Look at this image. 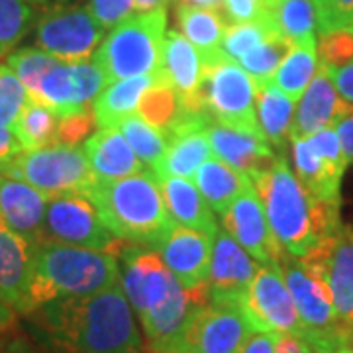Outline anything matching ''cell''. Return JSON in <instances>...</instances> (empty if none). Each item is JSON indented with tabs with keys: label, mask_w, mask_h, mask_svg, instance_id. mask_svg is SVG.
<instances>
[{
	"label": "cell",
	"mask_w": 353,
	"mask_h": 353,
	"mask_svg": "<svg viewBox=\"0 0 353 353\" xmlns=\"http://www.w3.org/2000/svg\"><path fill=\"white\" fill-rule=\"evenodd\" d=\"M292 161L303 187L316 199L341 204L340 185L347 163L334 161L316 152L306 138L290 139Z\"/></svg>",
	"instance_id": "d4e9b609"
},
{
	"label": "cell",
	"mask_w": 353,
	"mask_h": 353,
	"mask_svg": "<svg viewBox=\"0 0 353 353\" xmlns=\"http://www.w3.org/2000/svg\"><path fill=\"white\" fill-rule=\"evenodd\" d=\"M157 252L167 269L185 289H196L208 281L212 257L210 236L199 230L175 224L167 234V238L157 245Z\"/></svg>",
	"instance_id": "d6986e66"
},
{
	"label": "cell",
	"mask_w": 353,
	"mask_h": 353,
	"mask_svg": "<svg viewBox=\"0 0 353 353\" xmlns=\"http://www.w3.org/2000/svg\"><path fill=\"white\" fill-rule=\"evenodd\" d=\"M279 334L275 332H255L248 336L240 353H275Z\"/></svg>",
	"instance_id": "bcb514c9"
},
{
	"label": "cell",
	"mask_w": 353,
	"mask_h": 353,
	"mask_svg": "<svg viewBox=\"0 0 353 353\" xmlns=\"http://www.w3.org/2000/svg\"><path fill=\"white\" fill-rule=\"evenodd\" d=\"M275 353H316L306 341L296 334H279Z\"/></svg>",
	"instance_id": "f907efd6"
},
{
	"label": "cell",
	"mask_w": 353,
	"mask_h": 353,
	"mask_svg": "<svg viewBox=\"0 0 353 353\" xmlns=\"http://www.w3.org/2000/svg\"><path fill=\"white\" fill-rule=\"evenodd\" d=\"M347 106L350 104L341 99L336 88L332 69L318 63V71L312 83L299 99L289 139L310 138L312 134L324 128H334L341 114L347 110Z\"/></svg>",
	"instance_id": "ffe728a7"
},
{
	"label": "cell",
	"mask_w": 353,
	"mask_h": 353,
	"mask_svg": "<svg viewBox=\"0 0 353 353\" xmlns=\"http://www.w3.org/2000/svg\"><path fill=\"white\" fill-rule=\"evenodd\" d=\"M16 316H18V312L14 310L12 306H8V304L0 301V338L12 330V326L16 324Z\"/></svg>",
	"instance_id": "816d5d0a"
},
{
	"label": "cell",
	"mask_w": 353,
	"mask_h": 353,
	"mask_svg": "<svg viewBox=\"0 0 353 353\" xmlns=\"http://www.w3.org/2000/svg\"><path fill=\"white\" fill-rule=\"evenodd\" d=\"M88 165L99 181H118L143 173V163L116 126L99 128L85 141Z\"/></svg>",
	"instance_id": "cb8c5ba5"
},
{
	"label": "cell",
	"mask_w": 353,
	"mask_h": 353,
	"mask_svg": "<svg viewBox=\"0 0 353 353\" xmlns=\"http://www.w3.org/2000/svg\"><path fill=\"white\" fill-rule=\"evenodd\" d=\"M159 187L163 192L167 212L175 224L199 230L202 234L214 238L218 232L214 212L208 206V202L202 199L192 181L181 176H167L159 179Z\"/></svg>",
	"instance_id": "484cf974"
},
{
	"label": "cell",
	"mask_w": 353,
	"mask_h": 353,
	"mask_svg": "<svg viewBox=\"0 0 353 353\" xmlns=\"http://www.w3.org/2000/svg\"><path fill=\"white\" fill-rule=\"evenodd\" d=\"M240 310L255 332L301 334V320L277 263L259 265Z\"/></svg>",
	"instance_id": "7c38bea8"
},
{
	"label": "cell",
	"mask_w": 353,
	"mask_h": 353,
	"mask_svg": "<svg viewBox=\"0 0 353 353\" xmlns=\"http://www.w3.org/2000/svg\"><path fill=\"white\" fill-rule=\"evenodd\" d=\"M2 175L20 179L46 196L65 192H90L97 176L88 165L87 153L79 145L53 143L41 150H24L6 165Z\"/></svg>",
	"instance_id": "52a82bcc"
},
{
	"label": "cell",
	"mask_w": 353,
	"mask_h": 353,
	"mask_svg": "<svg viewBox=\"0 0 353 353\" xmlns=\"http://www.w3.org/2000/svg\"><path fill=\"white\" fill-rule=\"evenodd\" d=\"M263 2H265V6H267L269 10H273V8L277 6V4H279V2H281V0H263Z\"/></svg>",
	"instance_id": "9f6ffc18"
},
{
	"label": "cell",
	"mask_w": 353,
	"mask_h": 353,
	"mask_svg": "<svg viewBox=\"0 0 353 353\" xmlns=\"http://www.w3.org/2000/svg\"><path fill=\"white\" fill-rule=\"evenodd\" d=\"M318 61L330 69H341L353 61V30L343 28L320 36Z\"/></svg>",
	"instance_id": "60d3db41"
},
{
	"label": "cell",
	"mask_w": 353,
	"mask_h": 353,
	"mask_svg": "<svg viewBox=\"0 0 353 353\" xmlns=\"http://www.w3.org/2000/svg\"><path fill=\"white\" fill-rule=\"evenodd\" d=\"M30 2H36V4H43V2H48V0H30Z\"/></svg>",
	"instance_id": "680465c9"
},
{
	"label": "cell",
	"mask_w": 353,
	"mask_h": 353,
	"mask_svg": "<svg viewBox=\"0 0 353 353\" xmlns=\"http://www.w3.org/2000/svg\"><path fill=\"white\" fill-rule=\"evenodd\" d=\"M181 104L173 87L167 81H159L141 94L136 114H139L148 124L167 134V130L175 122Z\"/></svg>",
	"instance_id": "8d00e7d4"
},
{
	"label": "cell",
	"mask_w": 353,
	"mask_h": 353,
	"mask_svg": "<svg viewBox=\"0 0 353 353\" xmlns=\"http://www.w3.org/2000/svg\"><path fill=\"white\" fill-rule=\"evenodd\" d=\"M36 22L30 0H0V57H6Z\"/></svg>",
	"instance_id": "d590c367"
},
{
	"label": "cell",
	"mask_w": 353,
	"mask_h": 353,
	"mask_svg": "<svg viewBox=\"0 0 353 353\" xmlns=\"http://www.w3.org/2000/svg\"><path fill=\"white\" fill-rule=\"evenodd\" d=\"M159 81H165L161 69L150 75L128 77L106 85L92 104L97 126H118L126 116L136 114L141 94Z\"/></svg>",
	"instance_id": "83f0119b"
},
{
	"label": "cell",
	"mask_w": 353,
	"mask_h": 353,
	"mask_svg": "<svg viewBox=\"0 0 353 353\" xmlns=\"http://www.w3.org/2000/svg\"><path fill=\"white\" fill-rule=\"evenodd\" d=\"M192 183L202 194V199L208 202L212 212L222 216L230 208V204L240 196L243 190L253 185L248 176L228 165L220 157H208L196 169L192 176Z\"/></svg>",
	"instance_id": "f1b7e54d"
},
{
	"label": "cell",
	"mask_w": 353,
	"mask_h": 353,
	"mask_svg": "<svg viewBox=\"0 0 353 353\" xmlns=\"http://www.w3.org/2000/svg\"><path fill=\"white\" fill-rule=\"evenodd\" d=\"M189 4L201 6V8H210V10H220L224 0H187Z\"/></svg>",
	"instance_id": "11a10c76"
},
{
	"label": "cell",
	"mask_w": 353,
	"mask_h": 353,
	"mask_svg": "<svg viewBox=\"0 0 353 353\" xmlns=\"http://www.w3.org/2000/svg\"><path fill=\"white\" fill-rule=\"evenodd\" d=\"M257 269L259 263L252 255L224 228H218L212 238V257L206 281L210 303L240 308Z\"/></svg>",
	"instance_id": "2e32d148"
},
{
	"label": "cell",
	"mask_w": 353,
	"mask_h": 353,
	"mask_svg": "<svg viewBox=\"0 0 353 353\" xmlns=\"http://www.w3.org/2000/svg\"><path fill=\"white\" fill-rule=\"evenodd\" d=\"M120 257L124 259L120 285L128 303L132 304L139 318L163 304L167 296L181 285L167 269L157 250L128 245Z\"/></svg>",
	"instance_id": "5bb4252c"
},
{
	"label": "cell",
	"mask_w": 353,
	"mask_h": 353,
	"mask_svg": "<svg viewBox=\"0 0 353 353\" xmlns=\"http://www.w3.org/2000/svg\"><path fill=\"white\" fill-rule=\"evenodd\" d=\"M294 118V101L277 87L265 83L257 87V122L267 141L283 150Z\"/></svg>",
	"instance_id": "f546056e"
},
{
	"label": "cell",
	"mask_w": 353,
	"mask_h": 353,
	"mask_svg": "<svg viewBox=\"0 0 353 353\" xmlns=\"http://www.w3.org/2000/svg\"><path fill=\"white\" fill-rule=\"evenodd\" d=\"M116 128L128 139L130 148L138 155L139 161L148 167L150 173L157 176L167 153V138L163 132L148 124L139 114H130Z\"/></svg>",
	"instance_id": "d6a6232c"
},
{
	"label": "cell",
	"mask_w": 353,
	"mask_h": 353,
	"mask_svg": "<svg viewBox=\"0 0 353 353\" xmlns=\"http://www.w3.org/2000/svg\"><path fill=\"white\" fill-rule=\"evenodd\" d=\"M134 8L138 12H152L167 8V0H134Z\"/></svg>",
	"instance_id": "db71d44e"
},
{
	"label": "cell",
	"mask_w": 353,
	"mask_h": 353,
	"mask_svg": "<svg viewBox=\"0 0 353 353\" xmlns=\"http://www.w3.org/2000/svg\"><path fill=\"white\" fill-rule=\"evenodd\" d=\"M208 139L216 157L238 169L252 183L265 175L279 159L275 148L261 132H248L212 122L208 126Z\"/></svg>",
	"instance_id": "ac0fdd59"
},
{
	"label": "cell",
	"mask_w": 353,
	"mask_h": 353,
	"mask_svg": "<svg viewBox=\"0 0 353 353\" xmlns=\"http://www.w3.org/2000/svg\"><path fill=\"white\" fill-rule=\"evenodd\" d=\"M120 265L112 253L65 243H39L28 290L26 314L46 304L79 299L120 283Z\"/></svg>",
	"instance_id": "3957f363"
},
{
	"label": "cell",
	"mask_w": 353,
	"mask_h": 353,
	"mask_svg": "<svg viewBox=\"0 0 353 353\" xmlns=\"http://www.w3.org/2000/svg\"><path fill=\"white\" fill-rule=\"evenodd\" d=\"M352 30H353V26H352Z\"/></svg>",
	"instance_id": "94428289"
},
{
	"label": "cell",
	"mask_w": 353,
	"mask_h": 353,
	"mask_svg": "<svg viewBox=\"0 0 353 353\" xmlns=\"http://www.w3.org/2000/svg\"><path fill=\"white\" fill-rule=\"evenodd\" d=\"M299 259L312 275L326 283L350 345L353 340V228L341 224L338 232Z\"/></svg>",
	"instance_id": "8fae6325"
},
{
	"label": "cell",
	"mask_w": 353,
	"mask_h": 353,
	"mask_svg": "<svg viewBox=\"0 0 353 353\" xmlns=\"http://www.w3.org/2000/svg\"><path fill=\"white\" fill-rule=\"evenodd\" d=\"M88 196L97 204L104 226L130 245L157 250L175 226L159 179L150 171L118 181H99Z\"/></svg>",
	"instance_id": "277c9868"
},
{
	"label": "cell",
	"mask_w": 353,
	"mask_h": 353,
	"mask_svg": "<svg viewBox=\"0 0 353 353\" xmlns=\"http://www.w3.org/2000/svg\"><path fill=\"white\" fill-rule=\"evenodd\" d=\"M332 73H334V83H336L340 97L353 106V61L336 71L332 69Z\"/></svg>",
	"instance_id": "681fc988"
},
{
	"label": "cell",
	"mask_w": 353,
	"mask_h": 353,
	"mask_svg": "<svg viewBox=\"0 0 353 353\" xmlns=\"http://www.w3.org/2000/svg\"><path fill=\"white\" fill-rule=\"evenodd\" d=\"M222 10L230 26L255 22L271 12L263 0H224Z\"/></svg>",
	"instance_id": "f6af8a7d"
},
{
	"label": "cell",
	"mask_w": 353,
	"mask_h": 353,
	"mask_svg": "<svg viewBox=\"0 0 353 353\" xmlns=\"http://www.w3.org/2000/svg\"><path fill=\"white\" fill-rule=\"evenodd\" d=\"M38 245L16 234L0 216V301L26 314Z\"/></svg>",
	"instance_id": "44dd1931"
},
{
	"label": "cell",
	"mask_w": 353,
	"mask_h": 353,
	"mask_svg": "<svg viewBox=\"0 0 353 353\" xmlns=\"http://www.w3.org/2000/svg\"><path fill=\"white\" fill-rule=\"evenodd\" d=\"M46 241L112 253L118 259L130 245L104 226L97 204L87 192H65L48 199L41 243Z\"/></svg>",
	"instance_id": "9c48e42d"
},
{
	"label": "cell",
	"mask_w": 353,
	"mask_h": 353,
	"mask_svg": "<svg viewBox=\"0 0 353 353\" xmlns=\"http://www.w3.org/2000/svg\"><path fill=\"white\" fill-rule=\"evenodd\" d=\"M318 43L306 41V43H294L285 61L279 65L269 85L283 90L287 97L294 102L304 94V90L312 83L316 71H318Z\"/></svg>",
	"instance_id": "4dcf8cb0"
},
{
	"label": "cell",
	"mask_w": 353,
	"mask_h": 353,
	"mask_svg": "<svg viewBox=\"0 0 353 353\" xmlns=\"http://www.w3.org/2000/svg\"><path fill=\"white\" fill-rule=\"evenodd\" d=\"M279 34L292 43L316 41V10L312 0H281L271 10Z\"/></svg>",
	"instance_id": "836d02e7"
},
{
	"label": "cell",
	"mask_w": 353,
	"mask_h": 353,
	"mask_svg": "<svg viewBox=\"0 0 353 353\" xmlns=\"http://www.w3.org/2000/svg\"><path fill=\"white\" fill-rule=\"evenodd\" d=\"M273 32H279L273 20V12H269L265 18L255 20V22L228 26L224 41H222V53L226 59L240 63L243 55H248L253 48H257Z\"/></svg>",
	"instance_id": "74e56055"
},
{
	"label": "cell",
	"mask_w": 353,
	"mask_h": 353,
	"mask_svg": "<svg viewBox=\"0 0 353 353\" xmlns=\"http://www.w3.org/2000/svg\"><path fill=\"white\" fill-rule=\"evenodd\" d=\"M253 187L279 245L294 257H304L341 226L340 204L316 199L304 189L289 163L279 155L275 165Z\"/></svg>",
	"instance_id": "7a4b0ae2"
},
{
	"label": "cell",
	"mask_w": 353,
	"mask_h": 353,
	"mask_svg": "<svg viewBox=\"0 0 353 353\" xmlns=\"http://www.w3.org/2000/svg\"><path fill=\"white\" fill-rule=\"evenodd\" d=\"M199 108L222 126L261 132L257 122L255 81L232 59H220L202 67Z\"/></svg>",
	"instance_id": "ba28073f"
},
{
	"label": "cell",
	"mask_w": 353,
	"mask_h": 353,
	"mask_svg": "<svg viewBox=\"0 0 353 353\" xmlns=\"http://www.w3.org/2000/svg\"><path fill=\"white\" fill-rule=\"evenodd\" d=\"M48 199L24 181L0 173V216L8 228L36 245L43 236Z\"/></svg>",
	"instance_id": "7402d4cb"
},
{
	"label": "cell",
	"mask_w": 353,
	"mask_h": 353,
	"mask_svg": "<svg viewBox=\"0 0 353 353\" xmlns=\"http://www.w3.org/2000/svg\"><path fill=\"white\" fill-rule=\"evenodd\" d=\"M106 30L83 6H51L36 26V48L65 63L88 61Z\"/></svg>",
	"instance_id": "30bf717a"
},
{
	"label": "cell",
	"mask_w": 353,
	"mask_h": 353,
	"mask_svg": "<svg viewBox=\"0 0 353 353\" xmlns=\"http://www.w3.org/2000/svg\"><path fill=\"white\" fill-rule=\"evenodd\" d=\"M59 114L50 106L36 101H28L22 114L18 116L12 132L18 138L22 150H41L57 143Z\"/></svg>",
	"instance_id": "1f68e13d"
},
{
	"label": "cell",
	"mask_w": 353,
	"mask_h": 353,
	"mask_svg": "<svg viewBox=\"0 0 353 353\" xmlns=\"http://www.w3.org/2000/svg\"><path fill=\"white\" fill-rule=\"evenodd\" d=\"M312 4L320 36L353 26V0H312Z\"/></svg>",
	"instance_id": "b9f144b4"
},
{
	"label": "cell",
	"mask_w": 353,
	"mask_h": 353,
	"mask_svg": "<svg viewBox=\"0 0 353 353\" xmlns=\"http://www.w3.org/2000/svg\"><path fill=\"white\" fill-rule=\"evenodd\" d=\"M252 332L240 308L208 303L190 318L179 352L240 353Z\"/></svg>",
	"instance_id": "9a60e30c"
},
{
	"label": "cell",
	"mask_w": 353,
	"mask_h": 353,
	"mask_svg": "<svg viewBox=\"0 0 353 353\" xmlns=\"http://www.w3.org/2000/svg\"><path fill=\"white\" fill-rule=\"evenodd\" d=\"M97 128V118L92 108L83 112L61 114L59 126H57V143L65 145H79L81 141H87Z\"/></svg>",
	"instance_id": "7bdbcfd3"
},
{
	"label": "cell",
	"mask_w": 353,
	"mask_h": 353,
	"mask_svg": "<svg viewBox=\"0 0 353 353\" xmlns=\"http://www.w3.org/2000/svg\"><path fill=\"white\" fill-rule=\"evenodd\" d=\"M175 353H189V352H175Z\"/></svg>",
	"instance_id": "91938a15"
},
{
	"label": "cell",
	"mask_w": 353,
	"mask_h": 353,
	"mask_svg": "<svg viewBox=\"0 0 353 353\" xmlns=\"http://www.w3.org/2000/svg\"><path fill=\"white\" fill-rule=\"evenodd\" d=\"M202 59L196 48L181 32L171 30L165 34L161 73L179 97L185 110L199 108V87L202 81Z\"/></svg>",
	"instance_id": "603a6c76"
},
{
	"label": "cell",
	"mask_w": 353,
	"mask_h": 353,
	"mask_svg": "<svg viewBox=\"0 0 353 353\" xmlns=\"http://www.w3.org/2000/svg\"><path fill=\"white\" fill-rule=\"evenodd\" d=\"M20 152H24V150H22L18 138L14 136L12 130L0 126V167L14 159Z\"/></svg>",
	"instance_id": "c3c4849f"
},
{
	"label": "cell",
	"mask_w": 353,
	"mask_h": 353,
	"mask_svg": "<svg viewBox=\"0 0 353 353\" xmlns=\"http://www.w3.org/2000/svg\"><path fill=\"white\" fill-rule=\"evenodd\" d=\"M176 22L183 36L199 51L202 65L226 59L222 53V41H224L228 26L226 18L220 16L218 10L181 2L176 8Z\"/></svg>",
	"instance_id": "4316f807"
},
{
	"label": "cell",
	"mask_w": 353,
	"mask_h": 353,
	"mask_svg": "<svg viewBox=\"0 0 353 353\" xmlns=\"http://www.w3.org/2000/svg\"><path fill=\"white\" fill-rule=\"evenodd\" d=\"M277 265L283 271L301 320L299 336L316 353H336L347 345V336L338 320L326 283L312 275L299 257L287 252L281 255Z\"/></svg>",
	"instance_id": "8992f818"
},
{
	"label": "cell",
	"mask_w": 353,
	"mask_h": 353,
	"mask_svg": "<svg viewBox=\"0 0 353 353\" xmlns=\"http://www.w3.org/2000/svg\"><path fill=\"white\" fill-rule=\"evenodd\" d=\"M165 34L167 8L132 14L116 26L94 51V63L102 69L106 83L159 71Z\"/></svg>",
	"instance_id": "5b68a950"
},
{
	"label": "cell",
	"mask_w": 353,
	"mask_h": 353,
	"mask_svg": "<svg viewBox=\"0 0 353 353\" xmlns=\"http://www.w3.org/2000/svg\"><path fill=\"white\" fill-rule=\"evenodd\" d=\"M336 353H353V347H350V345H343V347H340Z\"/></svg>",
	"instance_id": "6f0895ef"
},
{
	"label": "cell",
	"mask_w": 353,
	"mask_h": 353,
	"mask_svg": "<svg viewBox=\"0 0 353 353\" xmlns=\"http://www.w3.org/2000/svg\"><path fill=\"white\" fill-rule=\"evenodd\" d=\"M28 316L61 353H143L134 308L120 283L88 296L46 304Z\"/></svg>",
	"instance_id": "6da1fadb"
},
{
	"label": "cell",
	"mask_w": 353,
	"mask_h": 353,
	"mask_svg": "<svg viewBox=\"0 0 353 353\" xmlns=\"http://www.w3.org/2000/svg\"><path fill=\"white\" fill-rule=\"evenodd\" d=\"M59 59L46 53L39 48H22L6 55V65L18 75V79L24 83L28 94L32 97L39 87V81L50 71Z\"/></svg>",
	"instance_id": "f35d334b"
},
{
	"label": "cell",
	"mask_w": 353,
	"mask_h": 353,
	"mask_svg": "<svg viewBox=\"0 0 353 353\" xmlns=\"http://www.w3.org/2000/svg\"><path fill=\"white\" fill-rule=\"evenodd\" d=\"M222 224L228 234L240 243L259 265L279 263L285 250L275 240L263 202L253 185L241 192L222 214Z\"/></svg>",
	"instance_id": "e0dca14e"
},
{
	"label": "cell",
	"mask_w": 353,
	"mask_h": 353,
	"mask_svg": "<svg viewBox=\"0 0 353 353\" xmlns=\"http://www.w3.org/2000/svg\"><path fill=\"white\" fill-rule=\"evenodd\" d=\"M292 46L294 43L285 38L283 34L273 32L257 48H253L248 55H243L240 59V65L255 81V87H261L273 79L279 65L285 61V57L289 55Z\"/></svg>",
	"instance_id": "e575fe53"
},
{
	"label": "cell",
	"mask_w": 353,
	"mask_h": 353,
	"mask_svg": "<svg viewBox=\"0 0 353 353\" xmlns=\"http://www.w3.org/2000/svg\"><path fill=\"white\" fill-rule=\"evenodd\" d=\"M30 101L24 83L6 63H0V126L12 130Z\"/></svg>",
	"instance_id": "ab89813d"
},
{
	"label": "cell",
	"mask_w": 353,
	"mask_h": 353,
	"mask_svg": "<svg viewBox=\"0 0 353 353\" xmlns=\"http://www.w3.org/2000/svg\"><path fill=\"white\" fill-rule=\"evenodd\" d=\"M87 8L104 30L122 24L136 10L134 0H88Z\"/></svg>",
	"instance_id": "ee69618b"
},
{
	"label": "cell",
	"mask_w": 353,
	"mask_h": 353,
	"mask_svg": "<svg viewBox=\"0 0 353 353\" xmlns=\"http://www.w3.org/2000/svg\"><path fill=\"white\" fill-rule=\"evenodd\" d=\"M106 85V77L94 61H57L39 81L38 90L30 99L50 106L59 116L83 112L92 108Z\"/></svg>",
	"instance_id": "4fadbf2b"
},
{
	"label": "cell",
	"mask_w": 353,
	"mask_h": 353,
	"mask_svg": "<svg viewBox=\"0 0 353 353\" xmlns=\"http://www.w3.org/2000/svg\"><path fill=\"white\" fill-rule=\"evenodd\" d=\"M336 132L340 136L341 148L345 153V159L347 163H353V106L350 104L347 110L341 114L340 120L336 122Z\"/></svg>",
	"instance_id": "7dc6e473"
},
{
	"label": "cell",
	"mask_w": 353,
	"mask_h": 353,
	"mask_svg": "<svg viewBox=\"0 0 353 353\" xmlns=\"http://www.w3.org/2000/svg\"><path fill=\"white\" fill-rule=\"evenodd\" d=\"M0 353H32L22 340H0Z\"/></svg>",
	"instance_id": "f5cc1de1"
}]
</instances>
